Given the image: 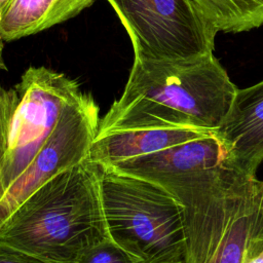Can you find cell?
I'll use <instances>...</instances> for the list:
<instances>
[{
	"mask_svg": "<svg viewBox=\"0 0 263 263\" xmlns=\"http://www.w3.org/2000/svg\"><path fill=\"white\" fill-rule=\"evenodd\" d=\"M100 108L86 91L63 111L54 129L0 201V224L37 188L88 158L100 124Z\"/></svg>",
	"mask_w": 263,
	"mask_h": 263,
	"instance_id": "52a82bcc",
	"label": "cell"
},
{
	"mask_svg": "<svg viewBox=\"0 0 263 263\" xmlns=\"http://www.w3.org/2000/svg\"><path fill=\"white\" fill-rule=\"evenodd\" d=\"M6 190H7V187L5 185L3 175H2V171H1V166H0V201L3 199Z\"/></svg>",
	"mask_w": 263,
	"mask_h": 263,
	"instance_id": "e0dca14e",
	"label": "cell"
},
{
	"mask_svg": "<svg viewBox=\"0 0 263 263\" xmlns=\"http://www.w3.org/2000/svg\"><path fill=\"white\" fill-rule=\"evenodd\" d=\"M15 89L18 103L0 163L7 188L52 133L65 108L83 91L76 80L43 66L27 69Z\"/></svg>",
	"mask_w": 263,
	"mask_h": 263,
	"instance_id": "8992f818",
	"label": "cell"
},
{
	"mask_svg": "<svg viewBox=\"0 0 263 263\" xmlns=\"http://www.w3.org/2000/svg\"><path fill=\"white\" fill-rule=\"evenodd\" d=\"M258 210L251 237L250 247L248 250V260L253 258L263 249V181L259 180L258 185Z\"/></svg>",
	"mask_w": 263,
	"mask_h": 263,
	"instance_id": "9a60e30c",
	"label": "cell"
},
{
	"mask_svg": "<svg viewBox=\"0 0 263 263\" xmlns=\"http://www.w3.org/2000/svg\"><path fill=\"white\" fill-rule=\"evenodd\" d=\"M192 1L217 32L241 33L263 25V0Z\"/></svg>",
	"mask_w": 263,
	"mask_h": 263,
	"instance_id": "7c38bea8",
	"label": "cell"
},
{
	"mask_svg": "<svg viewBox=\"0 0 263 263\" xmlns=\"http://www.w3.org/2000/svg\"><path fill=\"white\" fill-rule=\"evenodd\" d=\"M75 263H140V261L111 238H107L84 251Z\"/></svg>",
	"mask_w": 263,
	"mask_h": 263,
	"instance_id": "4fadbf2b",
	"label": "cell"
},
{
	"mask_svg": "<svg viewBox=\"0 0 263 263\" xmlns=\"http://www.w3.org/2000/svg\"><path fill=\"white\" fill-rule=\"evenodd\" d=\"M236 90L214 52L162 60L134 54L123 91L100 120L97 135L126 129L215 132Z\"/></svg>",
	"mask_w": 263,
	"mask_h": 263,
	"instance_id": "6da1fadb",
	"label": "cell"
},
{
	"mask_svg": "<svg viewBox=\"0 0 263 263\" xmlns=\"http://www.w3.org/2000/svg\"><path fill=\"white\" fill-rule=\"evenodd\" d=\"M18 103L16 89H6L0 86V163L8 149L9 136L14 112Z\"/></svg>",
	"mask_w": 263,
	"mask_h": 263,
	"instance_id": "5bb4252c",
	"label": "cell"
},
{
	"mask_svg": "<svg viewBox=\"0 0 263 263\" xmlns=\"http://www.w3.org/2000/svg\"><path fill=\"white\" fill-rule=\"evenodd\" d=\"M5 69H6V67H5V63L3 60V40L0 37V71L5 70Z\"/></svg>",
	"mask_w": 263,
	"mask_h": 263,
	"instance_id": "d6986e66",
	"label": "cell"
},
{
	"mask_svg": "<svg viewBox=\"0 0 263 263\" xmlns=\"http://www.w3.org/2000/svg\"><path fill=\"white\" fill-rule=\"evenodd\" d=\"M148 181L166 189L181 204L185 263H247L258 210L256 177L223 160Z\"/></svg>",
	"mask_w": 263,
	"mask_h": 263,
	"instance_id": "3957f363",
	"label": "cell"
},
{
	"mask_svg": "<svg viewBox=\"0 0 263 263\" xmlns=\"http://www.w3.org/2000/svg\"><path fill=\"white\" fill-rule=\"evenodd\" d=\"M2 15H3V9H2V7L0 6V23H1V21H2Z\"/></svg>",
	"mask_w": 263,
	"mask_h": 263,
	"instance_id": "44dd1931",
	"label": "cell"
},
{
	"mask_svg": "<svg viewBox=\"0 0 263 263\" xmlns=\"http://www.w3.org/2000/svg\"><path fill=\"white\" fill-rule=\"evenodd\" d=\"M107 238L99 168L88 159L42 184L0 224V245L49 263H75Z\"/></svg>",
	"mask_w": 263,
	"mask_h": 263,
	"instance_id": "7a4b0ae2",
	"label": "cell"
},
{
	"mask_svg": "<svg viewBox=\"0 0 263 263\" xmlns=\"http://www.w3.org/2000/svg\"><path fill=\"white\" fill-rule=\"evenodd\" d=\"M247 263H263V249L256 254L253 258L247 261Z\"/></svg>",
	"mask_w": 263,
	"mask_h": 263,
	"instance_id": "ac0fdd59",
	"label": "cell"
},
{
	"mask_svg": "<svg viewBox=\"0 0 263 263\" xmlns=\"http://www.w3.org/2000/svg\"><path fill=\"white\" fill-rule=\"evenodd\" d=\"M224 159L222 145L213 132L195 140L106 166L148 180L163 174L212 167Z\"/></svg>",
	"mask_w": 263,
	"mask_h": 263,
	"instance_id": "9c48e42d",
	"label": "cell"
},
{
	"mask_svg": "<svg viewBox=\"0 0 263 263\" xmlns=\"http://www.w3.org/2000/svg\"><path fill=\"white\" fill-rule=\"evenodd\" d=\"M110 238L140 263H185L182 208L160 185L98 164Z\"/></svg>",
	"mask_w": 263,
	"mask_h": 263,
	"instance_id": "277c9868",
	"label": "cell"
},
{
	"mask_svg": "<svg viewBox=\"0 0 263 263\" xmlns=\"http://www.w3.org/2000/svg\"><path fill=\"white\" fill-rule=\"evenodd\" d=\"M214 134L224 150V161L256 177L263 162V80L247 88H237L227 114Z\"/></svg>",
	"mask_w": 263,
	"mask_h": 263,
	"instance_id": "ba28073f",
	"label": "cell"
},
{
	"mask_svg": "<svg viewBox=\"0 0 263 263\" xmlns=\"http://www.w3.org/2000/svg\"><path fill=\"white\" fill-rule=\"evenodd\" d=\"M97 0H10L3 10L0 37L13 41L66 22Z\"/></svg>",
	"mask_w": 263,
	"mask_h": 263,
	"instance_id": "8fae6325",
	"label": "cell"
},
{
	"mask_svg": "<svg viewBox=\"0 0 263 263\" xmlns=\"http://www.w3.org/2000/svg\"><path fill=\"white\" fill-rule=\"evenodd\" d=\"M9 2H10V0H0V6L2 7L3 10H4L5 7L8 5Z\"/></svg>",
	"mask_w": 263,
	"mask_h": 263,
	"instance_id": "ffe728a7",
	"label": "cell"
},
{
	"mask_svg": "<svg viewBox=\"0 0 263 263\" xmlns=\"http://www.w3.org/2000/svg\"><path fill=\"white\" fill-rule=\"evenodd\" d=\"M0 263H49L24 251L0 245Z\"/></svg>",
	"mask_w": 263,
	"mask_h": 263,
	"instance_id": "2e32d148",
	"label": "cell"
},
{
	"mask_svg": "<svg viewBox=\"0 0 263 263\" xmlns=\"http://www.w3.org/2000/svg\"><path fill=\"white\" fill-rule=\"evenodd\" d=\"M211 133L213 132L188 128L109 132L97 135L87 159L100 165H110L195 140Z\"/></svg>",
	"mask_w": 263,
	"mask_h": 263,
	"instance_id": "30bf717a",
	"label": "cell"
},
{
	"mask_svg": "<svg viewBox=\"0 0 263 263\" xmlns=\"http://www.w3.org/2000/svg\"><path fill=\"white\" fill-rule=\"evenodd\" d=\"M130 39L134 54L182 59L214 52L217 31L192 0H107Z\"/></svg>",
	"mask_w": 263,
	"mask_h": 263,
	"instance_id": "5b68a950",
	"label": "cell"
}]
</instances>
